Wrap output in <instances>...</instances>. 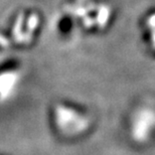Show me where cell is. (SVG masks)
Here are the masks:
<instances>
[{"instance_id": "obj_1", "label": "cell", "mask_w": 155, "mask_h": 155, "mask_svg": "<svg viewBox=\"0 0 155 155\" xmlns=\"http://www.w3.org/2000/svg\"><path fill=\"white\" fill-rule=\"evenodd\" d=\"M49 124L58 138L80 140L90 133L94 118L88 108L71 101L58 100L49 107Z\"/></svg>"}, {"instance_id": "obj_2", "label": "cell", "mask_w": 155, "mask_h": 155, "mask_svg": "<svg viewBox=\"0 0 155 155\" xmlns=\"http://www.w3.org/2000/svg\"><path fill=\"white\" fill-rule=\"evenodd\" d=\"M129 140L144 147L155 141V105L150 102L138 104L128 116L126 124Z\"/></svg>"}]
</instances>
